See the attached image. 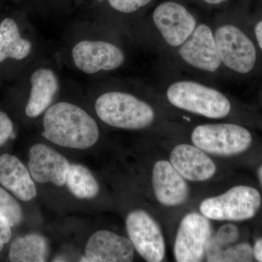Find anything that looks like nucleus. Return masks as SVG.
I'll return each instance as SVG.
<instances>
[{"instance_id":"nucleus-1","label":"nucleus","mask_w":262,"mask_h":262,"mask_svg":"<svg viewBox=\"0 0 262 262\" xmlns=\"http://www.w3.org/2000/svg\"><path fill=\"white\" fill-rule=\"evenodd\" d=\"M43 127L45 139L70 149H89L99 139L96 120L82 108L71 103H57L48 108Z\"/></svg>"},{"instance_id":"nucleus-2","label":"nucleus","mask_w":262,"mask_h":262,"mask_svg":"<svg viewBox=\"0 0 262 262\" xmlns=\"http://www.w3.org/2000/svg\"><path fill=\"white\" fill-rule=\"evenodd\" d=\"M165 94L174 107L206 118H225L232 111V104L225 94L199 81H172L168 84Z\"/></svg>"},{"instance_id":"nucleus-3","label":"nucleus","mask_w":262,"mask_h":262,"mask_svg":"<svg viewBox=\"0 0 262 262\" xmlns=\"http://www.w3.org/2000/svg\"><path fill=\"white\" fill-rule=\"evenodd\" d=\"M223 70L239 75L249 74L257 63V50L251 37L239 26L222 15L212 26Z\"/></svg>"},{"instance_id":"nucleus-4","label":"nucleus","mask_w":262,"mask_h":262,"mask_svg":"<svg viewBox=\"0 0 262 262\" xmlns=\"http://www.w3.org/2000/svg\"><path fill=\"white\" fill-rule=\"evenodd\" d=\"M96 114L107 125L125 130H141L154 122L155 112L134 95L111 91L101 95L95 104Z\"/></svg>"},{"instance_id":"nucleus-5","label":"nucleus","mask_w":262,"mask_h":262,"mask_svg":"<svg viewBox=\"0 0 262 262\" xmlns=\"http://www.w3.org/2000/svg\"><path fill=\"white\" fill-rule=\"evenodd\" d=\"M170 54L180 67L196 75L214 77L223 72L213 28L204 22H199L187 40Z\"/></svg>"},{"instance_id":"nucleus-6","label":"nucleus","mask_w":262,"mask_h":262,"mask_svg":"<svg viewBox=\"0 0 262 262\" xmlns=\"http://www.w3.org/2000/svg\"><path fill=\"white\" fill-rule=\"evenodd\" d=\"M151 22L163 51L177 50L192 34L199 20L189 7L179 0H165L155 7Z\"/></svg>"},{"instance_id":"nucleus-7","label":"nucleus","mask_w":262,"mask_h":262,"mask_svg":"<svg viewBox=\"0 0 262 262\" xmlns=\"http://www.w3.org/2000/svg\"><path fill=\"white\" fill-rule=\"evenodd\" d=\"M261 206V196L255 188L239 185L220 195L202 202L200 211L211 220L239 222L251 220Z\"/></svg>"},{"instance_id":"nucleus-8","label":"nucleus","mask_w":262,"mask_h":262,"mask_svg":"<svg viewBox=\"0 0 262 262\" xmlns=\"http://www.w3.org/2000/svg\"><path fill=\"white\" fill-rule=\"evenodd\" d=\"M193 144L205 152L219 156H232L244 152L251 146L250 131L233 123L203 124L191 134Z\"/></svg>"},{"instance_id":"nucleus-9","label":"nucleus","mask_w":262,"mask_h":262,"mask_svg":"<svg viewBox=\"0 0 262 262\" xmlns=\"http://www.w3.org/2000/svg\"><path fill=\"white\" fill-rule=\"evenodd\" d=\"M209 219L202 213H188L179 225L173 252L179 262L202 261L206 257V248L213 229Z\"/></svg>"},{"instance_id":"nucleus-10","label":"nucleus","mask_w":262,"mask_h":262,"mask_svg":"<svg viewBox=\"0 0 262 262\" xmlns=\"http://www.w3.org/2000/svg\"><path fill=\"white\" fill-rule=\"evenodd\" d=\"M125 226L129 238L141 257L148 262L163 261L165 245L163 233L149 213L142 210L130 212Z\"/></svg>"},{"instance_id":"nucleus-11","label":"nucleus","mask_w":262,"mask_h":262,"mask_svg":"<svg viewBox=\"0 0 262 262\" xmlns=\"http://www.w3.org/2000/svg\"><path fill=\"white\" fill-rule=\"evenodd\" d=\"M72 54L77 68L89 75L117 70L125 61V53L120 48L103 41H81L75 45Z\"/></svg>"},{"instance_id":"nucleus-12","label":"nucleus","mask_w":262,"mask_h":262,"mask_svg":"<svg viewBox=\"0 0 262 262\" xmlns=\"http://www.w3.org/2000/svg\"><path fill=\"white\" fill-rule=\"evenodd\" d=\"M29 173L35 182L58 187L65 184L70 164L64 156L49 146L37 144L29 149Z\"/></svg>"},{"instance_id":"nucleus-13","label":"nucleus","mask_w":262,"mask_h":262,"mask_svg":"<svg viewBox=\"0 0 262 262\" xmlns=\"http://www.w3.org/2000/svg\"><path fill=\"white\" fill-rule=\"evenodd\" d=\"M134 257V246L130 239L110 231H97L86 244L85 261L130 262Z\"/></svg>"},{"instance_id":"nucleus-14","label":"nucleus","mask_w":262,"mask_h":262,"mask_svg":"<svg viewBox=\"0 0 262 262\" xmlns=\"http://www.w3.org/2000/svg\"><path fill=\"white\" fill-rule=\"evenodd\" d=\"M170 162L182 177L190 182H205L216 173L214 162L195 145L176 146L170 153Z\"/></svg>"},{"instance_id":"nucleus-15","label":"nucleus","mask_w":262,"mask_h":262,"mask_svg":"<svg viewBox=\"0 0 262 262\" xmlns=\"http://www.w3.org/2000/svg\"><path fill=\"white\" fill-rule=\"evenodd\" d=\"M185 180L170 162L167 160L157 162L151 176L157 201L168 207L177 206L184 203L189 192V186Z\"/></svg>"},{"instance_id":"nucleus-16","label":"nucleus","mask_w":262,"mask_h":262,"mask_svg":"<svg viewBox=\"0 0 262 262\" xmlns=\"http://www.w3.org/2000/svg\"><path fill=\"white\" fill-rule=\"evenodd\" d=\"M0 184L22 201H32L37 195L35 184L29 169L13 155L0 156Z\"/></svg>"},{"instance_id":"nucleus-17","label":"nucleus","mask_w":262,"mask_h":262,"mask_svg":"<svg viewBox=\"0 0 262 262\" xmlns=\"http://www.w3.org/2000/svg\"><path fill=\"white\" fill-rule=\"evenodd\" d=\"M32 89L26 115L31 118L39 116L53 101L58 91V80L53 70L40 68L33 72L30 79Z\"/></svg>"},{"instance_id":"nucleus-18","label":"nucleus","mask_w":262,"mask_h":262,"mask_svg":"<svg viewBox=\"0 0 262 262\" xmlns=\"http://www.w3.org/2000/svg\"><path fill=\"white\" fill-rule=\"evenodd\" d=\"M32 50V43L24 39L14 20L5 18L0 24V63L10 58L22 60Z\"/></svg>"},{"instance_id":"nucleus-19","label":"nucleus","mask_w":262,"mask_h":262,"mask_svg":"<svg viewBox=\"0 0 262 262\" xmlns=\"http://www.w3.org/2000/svg\"><path fill=\"white\" fill-rule=\"evenodd\" d=\"M48 254L47 239L40 234H29L12 243L9 259L13 262H44L47 261Z\"/></svg>"},{"instance_id":"nucleus-20","label":"nucleus","mask_w":262,"mask_h":262,"mask_svg":"<svg viewBox=\"0 0 262 262\" xmlns=\"http://www.w3.org/2000/svg\"><path fill=\"white\" fill-rule=\"evenodd\" d=\"M70 192L79 199L90 200L99 193V185L89 168L78 164H72L66 178Z\"/></svg>"},{"instance_id":"nucleus-21","label":"nucleus","mask_w":262,"mask_h":262,"mask_svg":"<svg viewBox=\"0 0 262 262\" xmlns=\"http://www.w3.org/2000/svg\"><path fill=\"white\" fill-rule=\"evenodd\" d=\"M206 257L208 261H252L254 258L253 248L246 243L208 253Z\"/></svg>"},{"instance_id":"nucleus-22","label":"nucleus","mask_w":262,"mask_h":262,"mask_svg":"<svg viewBox=\"0 0 262 262\" xmlns=\"http://www.w3.org/2000/svg\"><path fill=\"white\" fill-rule=\"evenodd\" d=\"M239 236V229L235 225L228 224L222 226L208 242L206 255L230 246L238 239Z\"/></svg>"},{"instance_id":"nucleus-23","label":"nucleus","mask_w":262,"mask_h":262,"mask_svg":"<svg viewBox=\"0 0 262 262\" xmlns=\"http://www.w3.org/2000/svg\"><path fill=\"white\" fill-rule=\"evenodd\" d=\"M0 213L8 219L11 227L18 225L23 220V211L20 204L2 187H0Z\"/></svg>"},{"instance_id":"nucleus-24","label":"nucleus","mask_w":262,"mask_h":262,"mask_svg":"<svg viewBox=\"0 0 262 262\" xmlns=\"http://www.w3.org/2000/svg\"><path fill=\"white\" fill-rule=\"evenodd\" d=\"M152 2L153 0H108V4L114 10L124 14L136 13Z\"/></svg>"},{"instance_id":"nucleus-25","label":"nucleus","mask_w":262,"mask_h":262,"mask_svg":"<svg viewBox=\"0 0 262 262\" xmlns=\"http://www.w3.org/2000/svg\"><path fill=\"white\" fill-rule=\"evenodd\" d=\"M13 130V125L10 117L0 111V146L4 145Z\"/></svg>"},{"instance_id":"nucleus-26","label":"nucleus","mask_w":262,"mask_h":262,"mask_svg":"<svg viewBox=\"0 0 262 262\" xmlns=\"http://www.w3.org/2000/svg\"><path fill=\"white\" fill-rule=\"evenodd\" d=\"M11 236V225L9 221L0 213V252L3 251L5 245L9 242Z\"/></svg>"},{"instance_id":"nucleus-27","label":"nucleus","mask_w":262,"mask_h":262,"mask_svg":"<svg viewBox=\"0 0 262 262\" xmlns=\"http://www.w3.org/2000/svg\"><path fill=\"white\" fill-rule=\"evenodd\" d=\"M194 3L201 5L208 9H217L222 8L229 0H192Z\"/></svg>"},{"instance_id":"nucleus-28","label":"nucleus","mask_w":262,"mask_h":262,"mask_svg":"<svg viewBox=\"0 0 262 262\" xmlns=\"http://www.w3.org/2000/svg\"><path fill=\"white\" fill-rule=\"evenodd\" d=\"M253 256L257 261L262 262V238L258 239L253 246Z\"/></svg>"},{"instance_id":"nucleus-29","label":"nucleus","mask_w":262,"mask_h":262,"mask_svg":"<svg viewBox=\"0 0 262 262\" xmlns=\"http://www.w3.org/2000/svg\"><path fill=\"white\" fill-rule=\"evenodd\" d=\"M254 35L258 48L262 51V19L256 24L254 27Z\"/></svg>"},{"instance_id":"nucleus-30","label":"nucleus","mask_w":262,"mask_h":262,"mask_svg":"<svg viewBox=\"0 0 262 262\" xmlns=\"http://www.w3.org/2000/svg\"><path fill=\"white\" fill-rule=\"evenodd\" d=\"M257 174L258 181H259L260 184H261L262 187V165L258 168Z\"/></svg>"},{"instance_id":"nucleus-31","label":"nucleus","mask_w":262,"mask_h":262,"mask_svg":"<svg viewBox=\"0 0 262 262\" xmlns=\"http://www.w3.org/2000/svg\"><path fill=\"white\" fill-rule=\"evenodd\" d=\"M99 1H103V0H99Z\"/></svg>"}]
</instances>
